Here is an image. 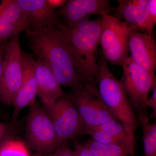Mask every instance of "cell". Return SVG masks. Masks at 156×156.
<instances>
[{
	"instance_id": "obj_17",
	"label": "cell",
	"mask_w": 156,
	"mask_h": 156,
	"mask_svg": "<svg viewBox=\"0 0 156 156\" xmlns=\"http://www.w3.org/2000/svg\"><path fill=\"white\" fill-rule=\"evenodd\" d=\"M0 16L16 26L21 32L29 29L28 21L17 0L0 1Z\"/></svg>"
},
{
	"instance_id": "obj_8",
	"label": "cell",
	"mask_w": 156,
	"mask_h": 156,
	"mask_svg": "<svg viewBox=\"0 0 156 156\" xmlns=\"http://www.w3.org/2000/svg\"><path fill=\"white\" fill-rule=\"evenodd\" d=\"M43 107L50 117L56 135L62 142L83 134L85 127L70 94L64 92L61 98Z\"/></svg>"
},
{
	"instance_id": "obj_15",
	"label": "cell",
	"mask_w": 156,
	"mask_h": 156,
	"mask_svg": "<svg viewBox=\"0 0 156 156\" xmlns=\"http://www.w3.org/2000/svg\"><path fill=\"white\" fill-rule=\"evenodd\" d=\"M28 21L29 29L36 31L60 23L56 11L47 0H17Z\"/></svg>"
},
{
	"instance_id": "obj_24",
	"label": "cell",
	"mask_w": 156,
	"mask_h": 156,
	"mask_svg": "<svg viewBox=\"0 0 156 156\" xmlns=\"http://www.w3.org/2000/svg\"><path fill=\"white\" fill-rule=\"evenodd\" d=\"M73 140L74 145L73 152L75 156H94L87 147L80 144L75 139Z\"/></svg>"
},
{
	"instance_id": "obj_25",
	"label": "cell",
	"mask_w": 156,
	"mask_h": 156,
	"mask_svg": "<svg viewBox=\"0 0 156 156\" xmlns=\"http://www.w3.org/2000/svg\"><path fill=\"white\" fill-rule=\"evenodd\" d=\"M149 19L152 25L154 27L156 23V1L149 0L148 5Z\"/></svg>"
},
{
	"instance_id": "obj_14",
	"label": "cell",
	"mask_w": 156,
	"mask_h": 156,
	"mask_svg": "<svg viewBox=\"0 0 156 156\" xmlns=\"http://www.w3.org/2000/svg\"><path fill=\"white\" fill-rule=\"evenodd\" d=\"M116 17L125 20V22L141 32L151 35L154 27L149 19V0H118Z\"/></svg>"
},
{
	"instance_id": "obj_2",
	"label": "cell",
	"mask_w": 156,
	"mask_h": 156,
	"mask_svg": "<svg viewBox=\"0 0 156 156\" xmlns=\"http://www.w3.org/2000/svg\"><path fill=\"white\" fill-rule=\"evenodd\" d=\"M28 46L50 68L60 86L68 87L73 93H80L87 88L81 83L67 48L56 25L39 30L25 31Z\"/></svg>"
},
{
	"instance_id": "obj_5",
	"label": "cell",
	"mask_w": 156,
	"mask_h": 156,
	"mask_svg": "<svg viewBox=\"0 0 156 156\" xmlns=\"http://www.w3.org/2000/svg\"><path fill=\"white\" fill-rule=\"evenodd\" d=\"M25 132L28 145L37 153L49 154L62 143L47 112L37 100L30 107Z\"/></svg>"
},
{
	"instance_id": "obj_13",
	"label": "cell",
	"mask_w": 156,
	"mask_h": 156,
	"mask_svg": "<svg viewBox=\"0 0 156 156\" xmlns=\"http://www.w3.org/2000/svg\"><path fill=\"white\" fill-rule=\"evenodd\" d=\"M128 49L135 63L155 75L156 43L151 35L133 30L129 35Z\"/></svg>"
},
{
	"instance_id": "obj_23",
	"label": "cell",
	"mask_w": 156,
	"mask_h": 156,
	"mask_svg": "<svg viewBox=\"0 0 156 156\" xmlns=\"http://www.w3.org/2000/svg\"><path fill=\"white\" fill-rule=\"evenodd\" d=\"M47 156H75L73 151L71 149L67 142L62 143L57 149L52 153Z\"/></svg>"
},
{
	"instance_id": "obj_9",
	"label": "cell",
	"mask_w": 156,
	"mask_h": 156,
	"mask_svg": "<svg viewBox=\"0 0 156 156\" xmlns=\"http://www.w3.org/2000/svg\"><path fill=\"white\" fill-rule=\"evenodd\" d=\"M69 94L85 128L118 120L101 100L98 89L87 88L84 92Z\"/></svg>"
},
{
	"instance_id": "obj_10",
	"label": "cell",
	"mask_w": 156,
	"mask_h": 156,
	"mask_svg": "<svg viewBox=\"0 0 156 156\" xmlns=\"http://www.w3.org/2000/svg\"><path fill=\"white\" fill-rule=\"evenodd\" d=\"M137 127L123 125L112 120L95 127L86 128L83 134L95 142L119 146L131 156L135 152V131Z\"/></svg>"
},
{
	"instance_id": "obj_7",
	"label": "cell",
	"mask_w": 156,
	"mask_h": 156,
	"mask_svg": "<svg viewBox=\"0 0 156 156\" xmlns=\"http://www.w3.org/2000/svg\"><path fill=\"white\" fill-rule=\"evenodd\" d=\"M21 53L19 34L6 44L0 81V101L13 105L23 79Z\"/></svg>"
},
{
	"instance_id": "obj_21",
	"label": "cell",
	"mask_w": 156,
	"mask_h": 156,
	"mask_svg": "<svg viewBox=\"0 0 156 156\" xmlns=\"http://www.w3.org/2000/svg\"><path fill=\"white\" fill-rule=\"evenodd\" d=\"M21 32L19 29L0 16V43L8 41Z\"/></svg>"
},
{
	"instance_id": "obj_16",
	"label": "cell",
	"mask_w": 156,
	"mask_h": 156,
	"mask_svg": "<svg viewBox=\"0 0 156 156\" xmlns=\"http://www.w3.org/2000/svg\"><path fill=\"white\" fill-rule=\"evenodd\" d=\"M37 94L43 105L48 106L61 98L64 92L51 70L39 58L35 60V69Z\"/></svg>"
},
{
	"instance_id": "obj_11",
	"label": "cell",
	"mask_w": 156,
	"mask_h": 156,
	"mask_svg": "<svg viewBox=\"0 0 156 156\" xmlns=\"http://www.w3.org/2000/svg\"><path fill=\"white\" fill-rule=\"evenodd\" d=\"M21 59L23 79L21 86L14 99L12 121L18 122V118L23 110L30 107L36 101L37 86L35 69V60L29 53L22 52Z\"/></svg>"
},
{
	"instance_id": "obj_27",
	"label": "cell",
	"mask_w": 156,
	"mask_h": 156,
	"mask_svg": "<svg viewBox=\"0 0 156 156\" xmlns=\"http://www.w3.org/2000/svg\"><path fill=\"white\" fill-rule=\"evenodd\" d=\"M7 42L0 43V81H1L2 72L3 59H4L6 45Z\"/></svg>"
},
{
	"instance_id": "obj_1",
	"label": "cell",
	"mask_w": 156,
	"mask_h": 156,
	"mask_svg": "<svg viewBox=\"0 0 156 156\" xmlns=\"http://www.w3.org/2000/svg\"><path fill=\"white\" fill-rule=\"evenodd\" d=\"M56 27L69 52L79 80L86 88L97 89L96 73L101 18L85 20L70 27L60 23Z\"/></svg>"
},
{
	"instance_id": "obj_29",
	"label": "cell",
	"mask_w": 156,
	"mask_h": 156,
	"mask_svg": "<svg viewBox=\"0 0 156 156\" xmlns=\"http://www.w3.org/2000/svg\"><path fill=\"white\" fill-rule=\"evenodd\" d=\"M32 156H47V155L43 154L37 153H36L35 154H34Z\"/></svg>"
},
{
	"instance_id": "obj_28",
	"label": "cell",
	"mask_w": 156,
	"mask_h": 156,
	"mask_svg": "<svg viewBox=\"0 0 156 156\" xmlns=\"http://www.w3.org/2000/svg\"><path fill=\"white\" fill-rule=\"evenodd\" d=\"M48 4L52 9L55 10L57 8L62 7L66 2V0H47Z\"/></svg>"
},
{
	"instance_id": "obj_12",
	"label": "cell",
	"mask_w": 156,
	"mask_h": 156,
	"mask_svg": "<svg viewBox=\"0 0 156 156\" xmlns=\"http://www.w3.org/2000/svg\"><path fill=\"white\" fill-rule=\"evenodd\" d=\"M114 9L108 0H68L56 14L70 27L89 19L92 15L108 14Z\"/></svg>"
},
{
	"instance_id": "obj_20",
	"label": "cell",
	"mask_w": 156,
	"mask_h": 156,
	"mask_svg": "<svg viewBox=\"0 0 156 156\" xmlns=\"http://www.w3.org/2000/svg\"><path fill=\"white\" fill-rule=\"evenodd\" d=\"M0 156H31L25 143L14 137L0 144Z\"/></svg>"
},
{
	"instance_id": "obj_3",
	"label": "cell",
	"mask_w": 156,
	"mask_h": 156,
	"mask_svg": "<svg viewBox=\"0 0 156 156\" xmlns=\"http://www.w3.org/2000/svg\"><path fill=\"white\" fill-rule=\"evenodd\" d=\"M96 79L101 98L117 120L126 126L138 127L137 117L122 84L102 57L98 60Z\"/></svg>"
},
{
	"instance_id": "obj_19",
	"label": "cell",
	"mask_w": 156,
	"mask_h": 156,
	"mask_svg": "<svg viewBox=\"0 0 156 156\" xmlns=\"http://www.w3.org/2000/svg\"><path fill=\"white\" fill-rule=\"evenodd\" d=\"M84 145L94 156H131L119 146L101 144L91 139Z\"/></svg>"
},
{
	"instance_id": "obj_26",
	"label": "cell",
	"mask_w": 156,
	"mask_h": 156,
	"mask_svg": "<svg viewBox=\"0 0 156 156\" xmlns=\"http://www.w3.org/2000/svg\"><path fill=\"white\" fill-rule=\"evenodd\" d=\"M147 107H150L152 109L153 113L152 117L156 119V88L153 90L152 95L148 98L146 101Z\"/></svg>"
},
{
	"instance_id": "obj_6",
	"label": "cell",
	"mask_w": 156,
	"mask_h": 156,
	"mask_svg": "<svg viewBox=\"0 0 156 156\" xmlns=\"http://www.w3.org/2000/svg\"><path fill=\"white\" fill-rule=\"evenodd\" d=\"M122 67L123 74L120 82L132 108L138 114L147 112L146 101L150 92L156 88V76L136 64L129 56Z\"/></svg>"
},
{
	"instance_id": "obj_18",
	"label": "cell",
	"mask_w": 156,
	"mask_h": 156,
	"mask_svg": "<svg viewBox=\"0 0 156 156\" xmlns=\"http://www.w3.org/2000/svg\"><path fill=\"white\" fill-rule=\"evenodd\" d=\"M137 121L142 129L144 154L142 156H156V124L151 123L147 112L138 114Z\"/></svg>"
},
{
	"instance_id": "obj_22",
	"label": "cell",
	"mask_w": 156,
	"mask_h": 156,
	"mask_svg": "<svg viewBox=\"0 0 156 156\" xmlns=\"http://www.w3.org/2000/svg\"><path fill=\"white\" fill-rule=\"evenodd\" d=\"M19 123L0 122V144L6 140L14 138L20 131Z\"/></svg>"
},
{
	"instance_id": "obj_4",
	"label": "cell",
	"mask_w": 156,
	"mask_h": 156,
	"mask_svg": "<svg viewBox=\"0 0 156 156\" xmlns=\"http://www.w3.org/2000/svg\"><path fill=\"white\" fill-rule=\"evenodd\" d=\"M99 40L103 58L114 66H122L129 57V37L131 31L137 29L107 13H102Z\"/></svg>"
}]
</instances>
